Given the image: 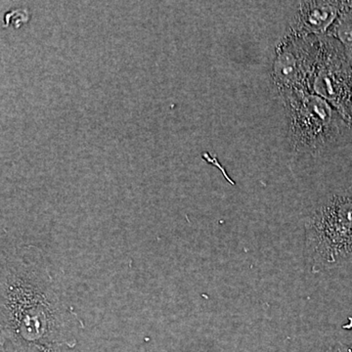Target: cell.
<instances>
[{
    "mask_svg": "<svg viewBox=\"0 0 352 352\" xmlns=\"http://www.w3.org/2000/svg\"><path fill=\"white\" fill-rule=\"evenodd\" d=\"M83 322L51 275L43 252L19 247L1 258V349L74 347Z\"/></svg>",
    "mask_w": 352,
    "mask_h": 352,
    "instance_id": "cell-1",
    "label": "cell"
},
{
    "mask_svg": "<svg viewBox=\"0 0 352 352\" xmlns=\"http://www.w3.org/2000/svg\"><path fill=\"white\" fill-rule=\"evenodd\" d=\"M305 254L314 273L352 263V184L322 195L305 219Z\"/></svg>",
    "mask_w": 352,
    "mask_h": 352,
    "instance_id": "cell-2",
    "label": "cell"
},
{
    "mask_svg": "<svg viewBox=\"0 0 352 352\" xmlns=\"http://www.w3.org/2000/svg\"><path fill=\"white\" fill-rule=\"evenodd\" d=\"M288 118V141L295 156L318 157L344 140L352 126L319 95L282 96Z\"/></svg>",
    "mask_w": 352,
    "mask_h": 352,
    "instance_id": "cell-3",
    "label": "cell"
},
{
    "mask_svg": "<svg viewBox=\"0 0 352 352\" xmlns=\"http://www.w3.org/2000/svg\"><path fill=\"white\" fill-rule=\"evenodd\" d=\"M320 41L312 94L327 100L352 126V66L337 39L322 36Z\"/></svg>",
    "mask_w": 352,
    "mask_h": 352,
    "instance_id": "cell-4",
    "label": "cell"
},
{
    "mask_svg": "<svg viewBox=\"0 0 352 352\" xmlns=\"http://www.w3.org/2000/svg\"><path fill=\"white\" fill-rule=\"evenodd\" d=\"M321 41L317 36L292 34L278 52L273 78L280 95L312 94Z\"/></svg>",
    "mask_w": 352,
    "mask_h": 352,
    "instance_id": "cell-5",
    "label": "cell"
},
{
    "mask_svg": "<svg viewBox=\"0 0 352 352\" xmlns=\"http://www.w3.org/2000/svg\"><path fill=\"white\" fill-rule=\"evenodd\" d=\"M344 1L300 2L293 23V34L326 36L344 8Z\"/></svg>",
    "mask_w": 352,
    "mask_h": 352,
    "instance_id": "cell-6",
    "label": "cell"
},
{
    "mask_svg": "<svg viewBox=\"0 0 352 352\" xmlns=\"http://www.w3.org/2000/svg\"><path fill=\"white\" fill-rule=\"evenodd\" d=\"M327 36H332L342 44L352 66V1H344L342 13L329 30Z\"/></svg>",
    "mask_w": 352,
    "mask_h": 352,
    "instance_id": "cell-7",
    "label": "cell"
},
{
    "mask_svg": "<svg viewBox=\"0 0 352 352\" xmlns=\"http://www.w3.org/2000/svg\"><path fill=\"white\" fill-rule=\"evenodd\" d=\"M1 352H62L61 346L56 344H36V346L1 349Z\"/></svg>",
    "mask_w": 352,
    "mask_h": 352,
    "instance_id": "cell-8",
    "label": "cell"
},
{
    "mask_svg": "<svg viewBox=\"0 0 352 352\" xmlns=\"http://www.w3.org/2000/svg\"><path fill=\"white\" fill-rule=\"evenodd\" d=\"M327 352H352V346L344 344H338Z\"/></svg>",
    "mask_w": 352,
    "mask_h": 352,
    "instance_id": "cell-9",
    "label": "cell"
}]
</instances>
